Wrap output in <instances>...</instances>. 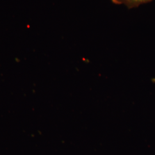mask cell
Masks as SVG:
<instances>
[{
  "instance_id": "6da1fadb",
  "label": "cell",
  "mask_w": 155,
  "mask_h": 155,
  "mask_svg": "<svg viewBox=\"0 0 155 155\" xmlns=\"http://www.w3.org/2000/svg\"><path fill=\"white\" fill-rule=\"evenodd\" d=\"M111 1L117 5H124L129 9L136 8L137 6L149 2L152 0H110Z\"/></svg>"
}]
</instances>
